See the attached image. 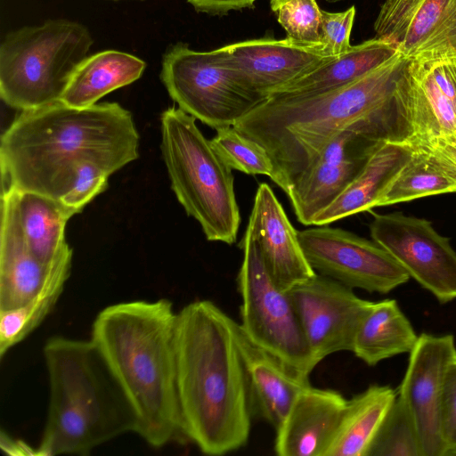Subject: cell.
<instances>
[{"instance_id": "6da1fadb", "label": "cell", "mask_w": 456, "mask_h": 456, "mask_svg": "<svg viewBox=\"0 0 456 456\" xmlns=\"http://www.w3.org/2000/svg\"><path fill=\"white\" fill-rule=\"evenodd\" d=\"M407 61L397 53L344 86L307 95H271L233 126L266 150L274 166L272 180L287 193L328 142L357 121L382 126L395 142L413 141L403 77Z\"/></svg>"}, {"instance_id": "7a4b0ae2", "label": "cell", "mask_w": 456, "mask_h": 456, "mask_svg": "<svg viewBox=\"0 0 456 456\" xmlns=\"http://www.w3.org/2000/svg\"><path fill=\"white\" fill-rule=\"evenodd\" d=\"M139 157V134L118 102L78 109L61 101L21 110L0 142L2 188L59 200L77 166L93 162L110 175Z\"/></svg>"}, {"instance_id": "3957f363", "label": "cell", "mask_w": 456, "mask_h": 456, "mask_svg": "<svg viewBox=\"0 0 456 456\" xmlns=\"http://www.w3.org/2000/svg\"><path fill=\"white\" fill-rule=\"evenodd\" d=\"M235 321L210 300L176 315V386L188 442L208 455L238 450L248 440L253 413Z\"/></svg>"}, {"instance_id": "277c9868", "label": "cell", "mask_w": 456, "mask_h": 456, "mask_svg": "<svg viewBox=\"0 0 456 456\" xmlns=\"http://www.w3.org/2000/svg\"><path fill=\"white\" fill-rule=\"evenodd\" d=\"M177 313L167 298L113 304L95 317L94 343L135 419L134 432L150 446L188 442L176 386Z\"/></svg>"}, {"instance_id": "5b68a950", "label": "cell", "mask_w": 456, "mask_h": 456, "mask_svg": "<svg viewBox=\"0 0 456 456\" xmlns=\"http://www.w3.org/2000/svg\"><path fill=\"white\" fill-rule=\"evenodd\" d=\"M43 355L49 403L37 456L88 455L97 446L134 432L130 404L91 338L51 337Z\"/></svg>"}, {"instance_id": "8992f818", "label": "cell", "mask_w": 456, "mask_h": 456, "mask_svg": "<svg viewBox=\"0 0 456 456\" xmlns=\"http://www.w3.org/2000/svg\"><path fill=\"white\" fill-rule=\"evenodd\" d=\"M161 153L171 188L188 216L200 224L209 241L232 244L240 224L232 169L179 107L160 117Z\"/></svg>"}, {"instance_id": "52a82bcc", "label": "cell", "mask_w": 456, "mask_h": 456, "mask_svg": "<svg viewBox=\"0 0 456 456\" xmlns=\"http://www.w3.org/2000/svg\"><path fill=\"white\" fill-rule=\"evenodd\" d=\"M93 44L86 26L63 19L9 32L0 45L1 99L20 111L61 101Z\"/></svg>"}, {"instance_id": "ba28073f", "label": "cell", "mask_w": 456, "mask_h": 456, "mask_svg": "<svg viewBox=\"0 0 456 456\" xmlns=\"http://www.w3.org/2000/svg\"><path fill=\"white\" fill-rule=\"evenodd\" d=\"M160 78L181 110L216 130L233 126L267 99L227 65L222 48L173 45L163 55Z\"/></svg>"}, {"instance_id": "9c48e42d", "label": "cell", "mask_w": 456, "mask_h": 456, "mask_svg": "<svg viewBox=\"0 0 456 456\" xmlns=\"http://www.w3.org/2000/svg\"><path fill=\"white\" fill-rule=\"evenodd\" d=\"M240 248L243 257L237 278L241 297L240 328L255 344L309 376L318 363L307 346L289 292L271 277L247 229Z\"/></svg>"}, {"instance_id": "30bf717a", "label": "cell", "mask_w": 456, "mask_h": 456, "mask_svg": "<svg viewBox=\"0 0 456 456\" xmlns=\"http://www.w3.org/2000/svg\"><path fill=\"white\" fill-rule=\"evenodd\" d=\"M298 239L315 273L353 289L387 294L411 278L376 241L341 228L315 225L298 232Z\"/></svg>"}, {"instance_id": "8fae6325", "label": "cell", "mask_w": 456, "mask_h": 456, "mask_svg": "<svg viewBox=\"0 0 456 456\" xmlns=\"http://www.w3.org/2000/svg\"><path fill=\"white\" fill-rule=\"evenodd\" d=\"M382 142H393L380 126L357 121L336 135L297 176L286 193L299 223L315 216L353 182Z\"/></svg>"}, {"instance_id": "7c38bea8", "label": "cell", "mask_w": 456, "mask_h": 456, "mask_svg": "<svg viewBox=\"0 0 456 456\" xmlns=\"http://www.w3.org/2000/svg\"><path fill=\"white\" fill-rule=\"evenodd\" d=\"M371 239L441 304L456 299V252L427 219L401 212L373 214Z\"/></svg>"}, {"instance_id": "4fadbf2b", "label": "cell", "mask_w": 456, "mask_h": 456, "mask_svg": "<svg viewBox=\"0 0 456 456\" xmlns=\"http://www.w3.org/2000/svg\"><path fill=\"white\" fill-rule=\"evenodd\" d=\"M316 362L340 351H352L357 330L374 302L354 289L315 273L288 290Z\"/></svg>"}, {"instance_id": "5bb4252c", "label": "cell", "mask_w": 456, "mask_h": 456, "mask_svg": "<svg viewBox=\"0 0 456 456\" xmlns=\"http://www.w3.org/2000/svg\"><path fill=\"white\" fill-rule=\"evenodd\" d=\"M456 355L451 334L422 333L410 352L398 395L415 423L422 456H445L442 427V396L449 363Z\"/></svg>"}, {"instance_id": "9a60e30c", "label": "cell", "mask_w": 456, "mask_h": 456, "mask_svg": "<svg viewBox=\"0 0 456 456\" xmlns=\"http://www.w3.org/2000/svg\"><path fill=\"white\" fill-rule=\"evenodd\" d=\"M374 31L409 60L456 58V0H385Z\"/></svg>"}, {"instance_id": "2e32d148", "label": "cell", "mask_w": 456, "mask_h": 456, "mask_svg": "<svg viewBox=\"0 0 456 456\" xmlns=\"http://www.w3.org/2000/svg\"><path fill=\"white\" fill-rule=\"evenodd\" d=\"M221 48L227 65L249 88L266 98L336 58L324 45L304 46L287 37L251 39Z\"/></svg>"}, {"instance_id": "e0dca14e", "label": "cell", "mask_w": 456, "mask_h": 456, "mask_svg": "<svg viewBox=\"0 0 456 456\" xmlns=\"http://www.w3.org/2000/svg\"><path fill=\"white\" fill-rule=\"evenodd\" d=\"M247 230L255 240L271 277L281 289L288 291L316 273L303 252L298 232L265 183L256 190Z\"/></svg>"}, {"instance_id": "ac0fdd59", "label": "cell", "mask_w": 456, "mask_h": 456, "mask_svg": "<svg viewBox=\"0 0 456 456\" xmlns=\"http://www.w3.org/2000/svg\"><path fill=\"white\" fill-rule=\"evenodd\" d=\"M414 138L456 132V58L409 60L404 68Z\"/></svg>"}, {"instance_id": "d6986e66", "label": "cell", "mask_w": 456, "mask_h": 456, "mask_svg": "<svg viewBox=\"0 0 456 456\" xmlns=\"http://www.w3.org/2000/svg\"><path fill=\"white\" fill-rule=\"evenodd\" d=\"M234 335L245 370L253 416L265 419L276 430L298 394L310 385L309 376L255 344L236 322Z\"/></svg>"}, {"instance_id": "ffe728a7", "label": "cell", "mask_w": 456, "mask_h": 456, "mask_svg": "<svg viewBox=\"0 0 456 456\" xmlns=\"http://www.w3.org/2000/svg\"><path fill=\"white\" fill-rule=\"evenodd\" d=\"M339 392L305 387L275 430L280 456H324L346 405Z\"/></svg>"}, {"instance_id": "44dd1931", "label": "cell", "mask_w": 456, "mask_h": 456, "mask_svg": "<svg viewBox=\"0 0 456 456\" xmlns=\"http://www.w3.org/2000/svg\"><path fill=\"white\" fill-rule=\"evenodd\" d=\"M53 262L45 265L29 251L19 221L14 190L2 188L0 310L30 301L42 288Z\"/></svg>"}, {"instance_id": "7402d4cb", "label": "cell", "mask_w": 456, "mask_h": 456, "mask_svg": "<svg viewBox=\"0 0 456 456\" xmlns=\"http://www.w3.org/2000/svg\"><path fill=\"white\" fill-rule=\"evenodd\" d=\"M411 143L382 142L371 153L359 175L326 208L312 225H325L352 215L370 211L387 191L407 165Z\"/></svg>"}, {"instance_id": "603a6c76", "label": "cell", "mask_w": 456, "mask_h": 456, "mask_svg": "<svg viewBox=\"0 0 456 456\" xmlns=\"http://www.w3.org/2000/svg\"><path fill=\"white\" fill-rule=\"evenodd\" d=\"M145 68L143 60L125 52L96 53L77 68L61 101L78 109L93 106L104 95L139 79Z\"/></svg>"}, {"instance_id": "cb8c5ba5", "label": "cell", "mask_w": 456, "mask_h": 456, "mask_svg": "<svg viewBox=\"0 0 456 456\" xmlns=\"http://www.w3.org/2000/svg\"><path fill=\"white\" fill-rule=\"evenodd\" d=\"M397 53L399 52L391 43L374 37L352 45L346 53L281 86L269 96L307 95L344 86L379 68Z\"/></svg>"}, {"instance_id": "d4e9b609", "label": "cell", "mask_w": 456, "mask_h": 456, "mask_svg": "<svg viewBox=\"0 0 456 456\" xmlns=\"http://www.w3.org/2000/svg\"><path fill=\"white\" fill-rule=\"evenodd\" d=\"M419 336L395 299L374 302L361 322L352 351L369 366L409 353Z\"/></svg>"}, {"instance_id": "484cf974", "label": "cell", "mask_w": 456, "mask_h": 456, "mask_svg": "<svg viewBox=\"0 0 456 456\" xmlns=\"http://www.w3.org/2000/svg\"><path fill=\"white\" fill-rule=\"evenodd\" d=\"M396 395L389 386L371 385L347 400L324 456H366Z\"/></svg>"}, {"instance_id": "4316f807", "label": "cell", "mask_w": 456, "mask_h": 456, "mask_svg": "<svg viewBox=\"0 0 456 456\" xmlns=\"http://www.w3.org/2000/svg\"><path fill=\"white\" fill-rule=\"evenodd\" d=\"M13 190L25 243L39 261L50 265L70 248L65 239V227L72 216L55 199Z\"/></svg>"}, {"instance_id": "83f0119b", "label": "cell", "mask_w": 456, "mask_h": 456, "mask_svg": "<svg viewBox=\"0 0 456 456\" xmlns=\"http://www.w3.org/2000/svg\"><path fill=\"white\" fill-rule=\"evenodd\" d=\"M73 250L69 248L52 265L39 292L27 304L0 310V357L37 329L54 308L72 265Z\"/></svg>"}, {"instance_id": "f1b7e54d", "label": "cell", "mask_w": 456, "mask_h": 456, "mask_svg": "<svg viewBox=\"0 0 456 456\" xmlns=\"http://www.w3.org/2000/svg\"><path fill=\"white\" fill-rule=\"evenodd\" d=\"M411 144L414 150L411 159L377 207L456 192V171L425 147L417 143Z\"/></svg>"}, {"instance_id": "f546056e", "label": "cell", "mask_w": 456, "mask_h": 456, "mask_svg": "<svg viewBox=\"0 0 456 456\" xmlns=\"http://www.w3.org/2000/svg\"><path fill=\"white\" fill-rule=\"evenodd\" d=\"M366 456H422L415 423L398 395L379 426Z\"/></svg>"}, {"instance_id": "4dcf8cb0", "label": "cell", "mask_w": 456, "mask_h": 456, "mask_svg": "<svg viewBox=\"0 0 456 456\" xmlns=\"http://www.w3.org/2000/svg\"><path fill=\"white\" fill-rule=\"evenodd\" d=\"M210 143L231 169L248 175H263L271 179L274 166L266 150L257 142L239 132L233 126L216 129Z\"/></svg>"}, {"instance_id": "1f68e13d", "label": "cell", "mask_w": 456, "mask_h": 456, "mask_svg": "<svg viewBox=\"0 0 456 456\" xmlns=\"http://www.w3.org/2000/svg\"><path fill=\"white\" fill-rule=\"evenodd\" d=\"M270 7L288 39L304 46L323 45L322 10L316 0H271Z\"/></svg>"}, {"instance_id": "d6a6232c", "label": "cell", "mask_w": 456, "mask_h": 456, "mask_svg": "<svg viewBox=\"0 0 456 456\" xmlns=\"http://www.w3.org/2000/svg\"><path fill=\"white\" fill-rule=\"evenodd\" d=\"M109 176L98 165L90 161L80 162L68 191L59 201L73 216L107 189Z\"/></svg>"}, {"instance_id": "836d02e7", "label": "cell", "mask_w": 456, "mask_h": 456, "mask_svg": "<svg viewBox=\"0 0 456 456\" xmlns=\"http://www.w3.org/2000/svg\"><path fill=\"white\" fill-rule=\"evenodd\" d=\"M354 17V6L340 12L322 11L323 45L330 55L338 57L352 46L350 36Z\"/></svg>"}, {"instance_id": "e575fe53", "label": "cell", "mask_w": 456, "mask_h": 456, "mask_svg": "<svg viewBox=\"0 0 456 456\" xmlns=\"http://www.w3.org/2000/svg\"><path fill=\"white\" fill-rule=\"evenodd\" d=\"M441 416L443 433L447 443L450 433L456 426V355L449 363L445 372Z\"/></svg>"}, {"instance_id": "d590c367", "label": "cell", "mask_w": 456, "mask_h": 456, "mask_svg": "<svg viewBox=\"0 0 456 456\" xmlns=\"http://www.w3.org/2000/svg\"><path fill=\"white\" fill-rule=\"evenodd\" d=\"M411 143L425 147L456 171V132Z\"/></svg>"}, {"instance_id": "8d00e7d4", "label": "cell", "mask_w": 456, "mask_h": 456, "mask_svg": "<svg viewBox=\"0 0 456 456\" xmlns=\"http://www.w3.org/2000/svg\"><path fill=\"white\" fill-rule=\"evenodd\" d=\"M256 0H187L200 12L224 15L231 11L253 8Z\"/></svg>"}, {"instance_id": "74e56055", "label": "cell", "mask_w": 456, "mask_h": 456, "mask_svg": "<svg viewBox=\"0 0 456 456\" xmlns=\"http://www.w3.org/2000/svg\"><path fill=\"white\" fill-rule=\"evenodd\" d=\"M1 448L8 454L37 455V449L19 440H13L4 433L1 434Z\"/></svg>"}, {"instance_id": "f35d334b", "label": "cell", "mask_w": 456, "mask_h": 456, "mask_svg": "<svg viewBox=\"0 0 456 456\" xmlns=\"http://www.w3.org/2000/svg\"><path fill=\"white\" fill-rule=\"evenodd\" d=\"M447 452L445 456H453L456 452V426L447 438Z\"/></svg>"}, {"instance_id": "ab89813d", "label": "cell", "mask_w": 456, "mask_h": 456, "mask_svg": "<svg viewBox=\"0 0 456 456\" xmlns=\"http://www.w3.org/2000/svg\"><path fill=\"white\" fill-rule=\"evenodd\" d=\"M326 1L329 3H338V2H341V1H345V0H326Z\"/></svg>"}, {"instance_id": "60d3db41", "label": "cell", "mask_w": 456, "mask_h": 456, "mask_svg": "<svg viewBox=\"0 0 456 456\" xmlns=\"http://www.w3.org/2000/svg\"><path fill=\"white\" fill-rule=\"evenodd\" d=\"M112 1H120V0H112ZM137 1H143V0H137Z\"/></svg>"}]
</instances>
